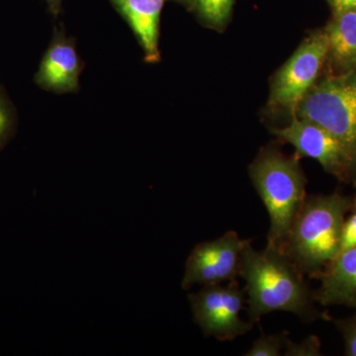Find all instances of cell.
<instances>
[{
	"mask_svg": "<svg viewBox=\"0 0 356 356\" xmlns=\"http://www.w3.org/2000/svg\"><path fill=\"white\" fill-rule=\"evenodd\" d=\"M15 124L16 115L13 103L0 88V149L13 137Z\"/></svg>",
	"mask_w": 356,
	"mask_h": 356,
	"instance_id": "cell-15",
	"label": "cell"
},
{
	"mask_svg": "<svg viewBox=\"0 0 356 356\" xmlns=\"http://www.w3.org/2000/svg\"><path fill=\"white\" fill-rule=\"evenodd\" d=\"M248 241L229 231L216 240L196 245L185 264L182 288L188 290L195 285L207 286L236 280L241 273L243 250Z\"/></svg>",
	"mask_w": 356,
	"mask_h": 356,
	"instance_id": "cell-8",
	"label": "cell"
},
{
	"mask_svg": "<svg viewBox=\"0 0 356 356\" xmlns=\"http://www.w3.org/2000/svg\"><path fill=\"white\" fill-rule=\"evenodd\" d=\"M327 1L331 4L334 14L356 8V0H327Z\"/></svg>",
	"mask_w": 356,
	"mask_h": 356,
	"instance_id": "cell-19",
	"label": "cell"
},
{
	"mask_svg": "<svg viewBox=\"0 0 356 356\" xmlns=\"http://www.w3.org/2000/svg\"><path fill=\"white\" fill-rule=\"evenodd\" d=\"M353 211H356V196L355 198L353 199Z\"/></svg>",
	"mask_w": 356,
	"mask_h": 356,
	"instance_id": "cell-21",
	"label": "cell"
},
{
	"mask_svg": "<svg viewBox=\"0 0 356 356\" xmlns=\"http://www.w3.org/2000/svg\"><path fill=\"white\" fill-rule=\"evenodd\" d=\"M274 135L289 143L300 156L317 159L325 172L341 181H351L356 159L336 136L313 122L293 116L286 127L273 129Z\"/></svg>",
	"mask_w": 356,
	"mask_h": 356,
	"instance_id": "cell-7",
	"label": "cell"
},
{
	"mask_svg": "<svg viewBox=\"0 0 356 356\" xmlns=\"http://www.w3.org/2000/svg\"><path fill=\"white\" fill-rule=\"evenodd\" d=\"M83 64L74 39L63 30L54 33L35 74V83L54 93H72L79 89Z\"/></svg>",
	"mask_w": 356,
	"mask_h": 356,
	"instance_id": "cell-9",
	"label": "cell"
},
{
	"mask_svg": "<svg viewBox=\"0 0 356 356\" xmlns=\"http://www.w3.org/2000/svg\"><path fill=\"white\" fill-rule=\"evenodd\" d=\"M318 280L321 285L314 291L316 302L356 310V247L337 255Z\"/></svg>",
	"mask_w": 356,
	"mask_h": 356,
	"instance_id": "cell-11",
	"label": "cell"
},
{
	"mask_svg": "<svg viewBox=\"0 0 356 356\" xmlns=\"http://www.w3.org/2000/svg\"><path fill=\"white\" fill-rule=\"evenodd\" d=\"M327 55L329 40L325 30L304 40L274 77L270 104L294 114L299 103L315 86Z\"/></svg>",
	"mask_w": 356,
	"mask_h": 356,
	"instance_id": "cell-5",
	"label": "cell"
},
{
	"mask_svg": "<svg viewBox=\"0 0 356 356\" xmlns=\"http://www.w3.org/2000/svg\"><path fill=\"white\" fill-rule=\"evenodd\" d=\"M175 1L181 2V3H185V0H175Z\"/></svg>",
	"mask_w": 356,
	"mask_h": 356,
	"instance_id": "cell-22",
	"label": "cell"
},
{
	"mask_svg": "<svg viewBox=\"0 0 356 356\" xmlns=\"http://www.w3.org/2000/svg\"><path fill=\"white\" fill-rule=\"evenodd\" d=\"M287 334H262L252 343L250 350L245 353L247 356H280L287 343Z\"/></svg>",
	"mask_w": 356,
	"mask_h": 356,
	"instance_id": "cell-14",
	"label": "cell"
},
{
	"mask_svg": "<svg viewBox=\"0 0 356 356\" xmlns=\"http://www.w3.org/2000/svg\"><path fill=\"white\" fill-rule=\"evenodd\" d=\"M356 247V211L348 219L344 220L343 229H341V245L339 252H346L350 248Z\"/></svg>",
	"mask_w": 356,
	"mask_h": 356,
	"instance_id": "cell-18",
	"label": "cell"
},
{
	"mask_svg": "<svg viewBox=\"0 0 356 356\" xmlns=\"http://www.w3.org/2000/svg\"><path fill=\"white\" fill-rule=\"evenodd\" d=\"M329 40V55L341 74L356 67V8L334 14L325 29Z\"/></svg>",
	"mask_w": 356,
	"mask_h": 356,
	"instance_id": "cell-12",
	"label": "cell"
},
{
	"mask_svg": "<svg viewBox=\"0 0 356 356\" xmlns=\"http://www.w3.org/2000/svg\"><path fill=\"white\" fill-rule=\"evenodd\" d=\"M48 6L49 11L54 17H58L60 13H62L63 2L64 0H44Z\"/></svg>",
	"mask_w": 356,
	"mask_h": 356,
	"instance_id": "cell-20",
	"label": "cell"
},
{
	"mask_svg": "<svg viewBox=\"0 0 356 356\" xmlns=\"http://www.w3.org/2000/svg\"><path fill=\"white\" fill-rule=\"evenodd\" d=\"M293 116L331 132L356 159V67L316 83Z\"/></svg>",
	"mask_w": 356,
	"mask_h": 356,
	"instance_id": "cell-4",
	"label": "cell"
},
{
	"mask_svg": "<svg viewBox=\"0 0 356 356\" xmlns=\"http://www.w3.org/2000/svg\"><path fill=\"white\" fill-rule=\"evenodd\" d=\"M240 276L247 282L252 322L275 311L289 312L304 320L317 317L314 291L282 250L266 245V250L257 252L248 241L243 250Z\"/></svg>",
	"mask_w": 356,
	"mask_h": 356,
	"instance_id": "cell-1",
	"label": "cell"
},
{
	"mask_svg": "<svg viewBox=\"0 0 356 356\" xmlns=\"http://www.w3.org/2000/svg\"><path fill=\"white\" fill-rule=\"evenodd\" d=\"M235 0H185V6L205 23L221 29L231 17Z\"/></svg>",
	"mask_w": 356,
	"mask_h": 356,
	"instance_id": "cell-13",
	"label": "cell"
},
{
	"mask_svg": "<svg viewBox=\"0 0 356 356\" xmlns=\"http://www.w3.org/2000/svg\"><path fill=\"white\" fill-rule=\"evenodd\" d=\"M250 175L270 220L267 247L281 250L307 198L298 159L266 149L250 166Z\"/></svg>",
	"mask_w": 356,
	"mask_h": 356,
	"instance_id": "cell-3",
	"label": "cell"
},
{
	"mask_svg": "<svg viewBox=\"0 0 356 356\" xmlns=\"http://www.w3.org/2000/svg\"><path fill=\"white\" fill-rule=\"evenodd\" d=\"M353 206V198L339 193L307 197L280 250L304 275L318 278L339 255L341 229Z\"/></svg>",
	"mask_w": 356,
	"mask_h": 356,
	"instance_id": "cell-2",
	"label": "cell"
},
{
	"mask_svg": "<svg viewBox=\"0 0 356 356\" xmlns=\"http://www.w3.org/2000/svg\"><path fill=\"white\" fill-rule=\"evenodd\" d=\"M188 299L194 321L206 337L233 341L252 329V322H245L240 317L245 294L236 280L229 281L226 286L207 285L189 294Z\"/></svg>",
	"mask_w": 356,
	"mask_h": 356,
	"instance_id": "cell-6",
	"label": "cell"
},
{
	"mask_svg": "<svg viewBox=\"0 0 356 356\" xmlns=\"http://www.w3.org/2000/svg\"><path fill=\"white\" fill-rule=\"evenodd\" d=\"M284 350L285 355L287 356L322 355V353H321L320 339L315 336L307 337L302 343H292V341L288 339Z\"/></svg>",
	"mask_w": 356,
	"mask_h": 356,
	"instance_id": "cell-17",
	"label": "cell"
},
{
	"mask_svg": "<svg viewBox=\"0 0 356 356\" xmlns=\"http://www.w3.org/2000/svg\"><path fill=\"white\" fill-rule=\"evenodd\" d=\"M334 324L343 337L344 355L356 356V313L348 318L334 320Z\"/></svg>",
	"mask_w": 356,
	"mask_h": 356,
	"instance_id": "cell-16",
	"label": "cell"
},
{
	"mask_svg": "<svg viewBox=\"0 0 356 356\" xmlns=\"http://www.w3.org/2000/svg\"><path fill=\"white\" fill-rule=\"evenodd\" d=\"M127 21L144 51L145 60L156 64L159 53V22L165 0H111Z\"/></svg>",
	"mask_w": 356,
	"mask_h": 356,
	"instance_id": "cell-10",
	"label": "cell"
}]
</instances>
